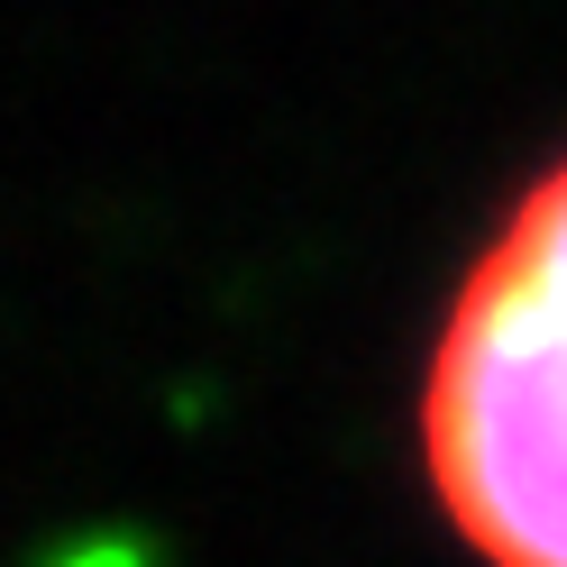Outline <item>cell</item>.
Returning a JSON list of instances; mask_svg holds the SVG:
<instances>
[{
	"label": "cell",
	"mask_w": 567,
	"mask_h": 567,
	"mask_svg": "<svg viewBox=\"0 0 567 567\" xmlns=\"http://www.w3.org/2000/svg\"><path fill=\"white\" fill-rule=\"evenodd\" d=\"M421 467L485 567H567V156L457 275L421 375Z\"/></svg>",
	"instance_id": "obj_1"
}]
</instances>
